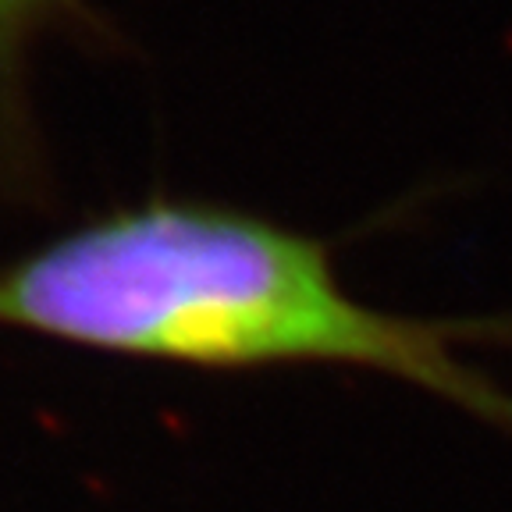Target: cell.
Returning <instances> with one entry per match:
<instances>
[{"instance_id": "cell-1", "label": "cell", "mask_w": 512, "mask_h": 512, "mask_svg": "<svg viewBox=\"0 0 512 512\" xmlns=\"http://www.w3.org/2000/svg\"><path fill=\"white\" fill-rule=\"evenodd\" d=\"M0 324L86 349L253 370H381L512 431V395L456 356L512 320H416L352 299L328 246L196 200L118 210L0 267Z\"/></svg>"}, {"instance_id": "cell-2", "label": "cell", "mask_w": 512, "mask_h": 512, "mask_svg": "<svg viewBox=\"0 0 512 512\" xmlns=\"http://www.w3.org/2000/svg\"><path fill=\"white\" fill-rule=\"evenodd\" d=\"M75 0H0V107L4 121H18L22 68L32 40L54 18L72 11Z\"/></svg>"}]
</instances>
